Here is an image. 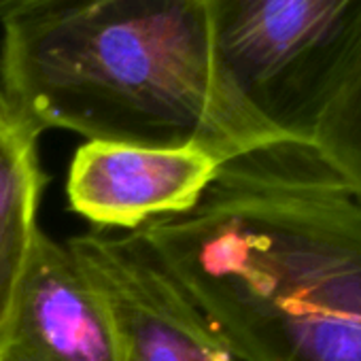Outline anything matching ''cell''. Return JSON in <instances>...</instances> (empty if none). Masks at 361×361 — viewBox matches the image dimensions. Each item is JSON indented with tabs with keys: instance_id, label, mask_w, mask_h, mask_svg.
I'll list each match as a JSON object with an SVG mask.
<instances>
[{
	"instance_id": "6da1fadb",
	"label": "cell",
	"mask_w": 361,
	"mask_h": 361,
	"mask_svg": "<svg viewBox=\"0 0 361 361\" xmlns=\"http://www.w3.org/2000/svg\"><path fill=\"white\" fill-rule=\"evenodd\" d=\"M240 361H361V196L304 138L132 232Z\"/></svg>"
},
{
	"instance_id": "7a4b0ae2",
	"label": "cell",
	"mask_w": 361,
	"mask_h": 361,
	"mask_svg": "<svg viewBox=\"0 0 361 361\" xmlns=\"http://www.w3.org/2000/svg\"><path fill=\"white\" fill-rule=\"evenodd\" d=\"M0 90L41 132L200 147L221 161L279 138L219 64L207 0H66L3 20Z\"/></svg>"
},
{
	"instance_id": "3957f363",
	"label": "cell",
	"mask_w": 361,
	"mask_h": 361,
	"mask_svg": "<svg viewBox=\"0 0 361 361\" xmlns=\"http://www.w3.org/2000/svg\"><path fill=\"white\" fill-rule=\"evenodd\" d=\"M361 0H207L221 68L279 132L306 138L323 66Z\"/></svg>"
},
{
	"instance_id": "277c9868",
	"label": "cell",
	"mask_w": 361,
	"mask_h": 361,
	"mask_svg": "<svg viewBox=\"0 0 361 361\" xmlns=\"http://www.w3.org/2000/svg\"><path fill=\"white\" fill-rule=\"evenodd\" d=\"M66 245L113 314L123 361H240L132 232Z\"/></svg>"
},
{
	"instance_id": "5b68a950",
	"label": "cell",
	"mask_w": 361,
	"mask_h": 361,
	"mask_svg": "<svg viewBox=\"0 0 361 361\" xmlns=\"http://www.w3.org/2000/svg\"><path fill=\"white\" fill-rule=\"evenodd\" d=\"M221 164L200 147L87 140L68 168V207L94 230L130 234L153 219L190 211Z\"/></svg>"
},
{
	"instance_id": "8992f818",
	"label": "cell",
	"mask_w": 361,
	"mask_h": 361,
	"mask_svg": "<svg viewBox=\"0 0 361 361\" xmlns=\"http://www.w3.org/2000/svg\"><path fill=\"white\" fill-rule=\"evenodd\" d=\"M0 361H123L113 314L66 243L39 230Z\"/></svg>"
},
{
	"instance_id": "52a82bcc",
	"label": "cell",
	"mask_w": 361,
	"mask_h": 361,
	"mask_svg": "<svg viewBox=\"0 0 361 361\" xmlns=\"http://www.w3.org/2000/svg\"><path fill=\"white\" fill-rule=\"evenodd\" d=\"M43 132L0 90V338L39 234L45 174L39 157Z\"/></svg>"
},
{
	"instance_id": "ba28073f",
	"label": "cell",
	"mask_w": 361,
	"mask_h": 361,
	"mask_svg": "<svg viewBox=\"0 0 361 361\" xmlns=\"http://www.w3.org/2000/svg\"><path fill=\"white\" fill-rule=\"evenodd\" d=\"M306 138L361 196V3L323 66Z\"/></svg>"
},
{
	"instance_id": "9c48e42d",
	"label": "cell",
	"mask_w": 361,
	"mask_h": 361,
	"mask_svg": "<svg viewBox=\"0 0 361 361\" xmlns=\"http://www.w3.org/2000/svg\"><path fill=\"white\" fill-rule=\"evenodd\" d=\"M62 3H66V0H0V22L7 18H13V16L56 7Z\"/></svg>"
}]
</instances>
